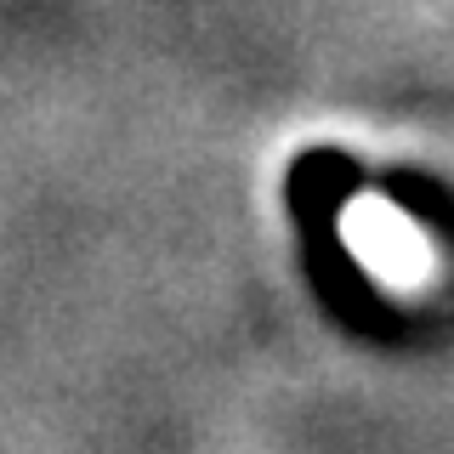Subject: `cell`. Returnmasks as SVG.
Instances as JSON below:
<instances>
[{"instance_id":"obj_1","label":"cell","mask_w":454,"mask_h":454,"mask_svg":"<svg viewBox=\"0 0 454 454\" xmlns=\"http://www.w3.org/2000/svg\"><path fill=\"white\" fill-rule=\"evenodd\" d=\"M358 182H364L358 165H352L347 153H335V148H312V153H301V160L290 165V216L301 227V255H307L312 290L352 324H364L369 312H375L364 267L352 262L347 239H340V227H335L340 205H347V193L358 188Z\"/></svg>"},{"instance_id":"obj_2","label":"cell","mask_w":454,"mask_h":454,"mask_svg":"<svg viewBox=\"0 0 454 454\" xmlns=\"http://www.w3.org/2000/svg\"><path fill=\"white\" fill-rule=\"evenodd\" d=\"M352 250V262H369L380 278L392 284H420L426 278V245L403 216H392L387 205H358L352 210V233H340Z\"/></svg>"}]
</instances>
